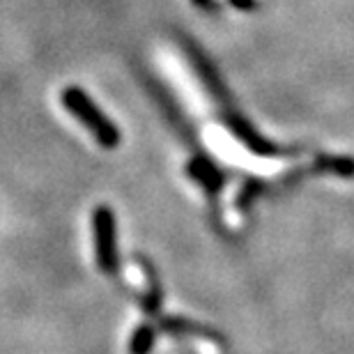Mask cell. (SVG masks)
Wrapping results in <instances>:
<instances>
[{"mask_svg": "<svg viewBox=\"0 0 354 354\" xmlns=\"http://www.w3.org/2000/svg\"><path fill=\"white\" fill-rule=\"evenodd\" d=\"M92 230H95V251L99 269L104 274H115L120 265L115 214L109 207H97L92 212Z\"/></svg>", "mask_w": 354, "mask_h": 354, "instance_id": "cell-2", "label": "cell"}, {"mask_svg": "<svg viewBox=\"0 0 354 354\" xmlns=\"http://www.w3.org/2000/svg\"><path fill=\"white\" fill-rule=\"evenodd\" d=\"M161 329H166V334L173 336H203V338H218L214 331L201 324L184 320V317H164L161 320Z\"/></svg>", "mask_w": 354, "mask_h": 354, "instance_id": "cell-3", "label": "cell"}, {"mask_svg": "<svg viewBox=\"0 0 354 354\" xmlns=\"http://www.w3.org/2000/svg\"><path fill=\"white\" fill-rule=\"evenodd\" d=\"M62 102H65L69 113L74 118H79L104 147H115L120 143V133L115 129V124L97 109V104L90 102V97L81 88H67L65 95H62Z\"/></svg>", "mask_w": 354, "mask_h": 354, "instance_id": "cell-1", "label": "cell"}, {"mask_svg": "<svg viewBox=\"0 0 354 354\" xmlns=\"http://www.w3.org/2000/svg\"><path fill=\"white\" fill-rule=\"evenodd\" d=\"M157 343V329L152 324H140L129 338V354H152Z\"/></svg>", "mask_w": 354, "mask_h": 354, "instance_id": "cell-4", "label": "cell"}]
</instances>
